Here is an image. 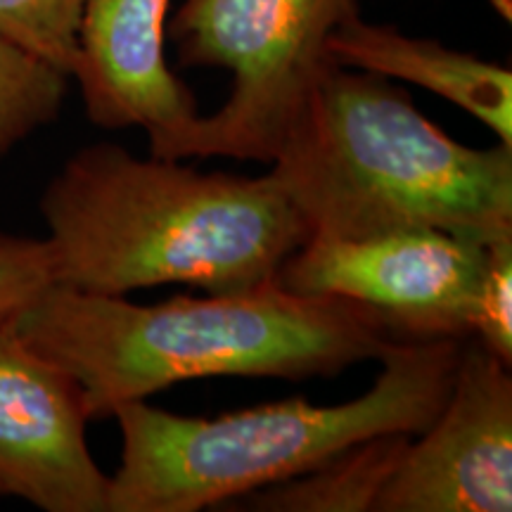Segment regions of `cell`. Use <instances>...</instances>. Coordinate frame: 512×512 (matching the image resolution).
<instances>
[{"label":"cell","instance_id":"cell-4","mask_svg":"<svg viewBox=\"0 0 512 512\" xmlns=\"http://www.w3.org/2000/svg\"><path fill=\"white\" fill-rule=\"evenodd\" d=\"M463 339H401L354 401L287 399L219 418H188L147 401L119 406L121 465L110 512H200L304 475L382 434L418 437L444 406Z\"/></svg>","mask_w":512,"mask_h":512},{"label":"cell","instance_id":"cell-8","mask_svg":"<svg viewBox=\"0 0 512 512\" xmlns=\"http://www.w3.org/2000/svg\"><path fill=\"white\" fill-rule=\"evenodd\" d=\"M79 382L0 325V496L46 512H110V475L86 439Z\"/></svg>","mask_w":512,"mask_h":512},{"label":"cell","instance_id":"cell-11","mask_svg":"<svg viewBox=\"0 0 512 512\" xmlns=\"http://www.w3.org/2000/svg\"><path fill=\"white\" fill-rule=\"evenodd\" d=\"M411 434H382L347 448L304 475L249 491L242 510L268 512H375Z\"/></svg>","mask_w":512,"mask_h":512},{"label":"cell","instance_id":"cell-2","mask_svg":"<svg viewBox=\"0 0 512 512\" xmlns=\"http://www.w3.org/2000/svg\"><path fill=\"white\" fill-rule=\"evenodd\" d=\"M41 214L55 285L114 297L169 283L256 290L311 238L268 174H202L112 143L69 157L43 190Z\"/></svg>","mask_w":512,"mask_h":512},{"label":"cell","instance_id":"cell-1","mask_svg":"<svg viewBox=\"0 0 512 512\" xmlns=\"http://www.w3.org/2000/svg\"><path fill=\"white\" fill-rule=\"evenodd\" d=\"M12 323L79 382L88 420L197 377L337 375L401 342L361 304L297 294L275 280L152 306L53 285Z\"/></svg>","mask_w":512,"mask_h":512},{"label":"cell","instance_id":"cell-14","mask_svg":"<svg viewBox=\"0 0 512 512\" xmlns=\"http://www.w3.org/2000/svg\"><path fill=\"white\" fill-rule=\"evenodd\" d=\"M470 337L512 368V235L486 242Z\"/></svg>","mask_w":512,"mask_h":512},{"label":"cell","instance_id":"cell-9","mask_svg":"<svg viewBox=\"0 0 512 512\" xmlns=\"http://www.w3.org/2000/svg\"><path fill=\"white\" fill-rule=\"evenodd\" d=\"M171 0H86L79 24V81L95 126L143 128L152 157L169 159L200 117L185 83L166 64Z\"/></svg>","mask_w":512,"mask_h":512},{"label":"cell","instance_id":"cell-3","mask_svg":"<svg viewBox=\"0 0 512 512\" xmlns=\"http://www.w3.org/2000/svg\"><path fill=\"white\" fill-rule=\"evenodd\" d=\"M271 164L268 176L320 238L512 235V145L458 143L406 91L361 69L330 62L318 74Z\"/></svg>","mask_w":512,"mask_h":512},{"label":"cell","instance_id":"cell-5","mask_svg":"<svg viewBox=\"0 0 512 512\" xmlns=\"http://www.w3.org/2000/svg\"><path fill=\"white\" fill-rule=\"evenodd\" d=\"M356 0H185L169 34L185 67L233 76L226 105L197 117L169 159L273 162L318 74L325 43Z\"/></svg>","mask_w":512,"mask_h":512},{"label":"cell","instance_id":"cell-13","mask_svg":"<svg viewBox=\"0 0 512 512\" xmlns=\"http://www.w3.org/2000/svg\"><path fill=\"white\" fill-rule=\"evenodd\" d=\"M86 0H0V34L72 76Z\"/></svg>","mask_w":512,"mask_h":512},{"label":"cell","instance_id":"cell-10","mask_svg":"<svg viewBox=\"0 0 512 512\" xmlns=\"http://www.w3.org/2000/svg\"><path fill=\"white\" fill-rule=\"evenodd\" d=\"M325 57L339 67L427 88L489 126L498 143L512 145V74L503 64L368 24L358 10L332 29Z\"/></svg>","mask_w":512,"mask_h":512},{"label":"cell","instance_id":"cell-7","mask_svg":"<svg viewBox=\"0 0 512 512\" xmlns=\"http://www.w3.org/2000/svg\"><path fill=\"white\" fill-rule=\"evenodd\" d=\"M510 366L465 337L451 389L382 489L375 512H510Z\"/></svg>","mask_w":512,"mask_h":512},{"label":"cell","instance_id":"cell-12","mask_svg":"<svg viewBox=\"0 0 512 512\" xmlns=\"http://www.w3.org/2000/svg\"><path fill=\"white\" fill-rule=\"evenodd\" d=\"M69 79L55 64L0 34V159L38 128L53 124Z\"/></svg>","mask_w":512,"mask_h":512},{"label":"cell","instance_id":"cell-6","mask_svg":"<svg viewBox=\"0 0 512 512\" xmlns=\"http://www.w3.org/2000/svg\"><path fill=\"white\" fill-rule=\"evenodd\" d=\"M484 261L486 242L434 228L366 238L311 235L287 256L275 283L361 304L394 339H465L472 335Z\"/></svg>","mask_w":512,"mask_h":512},{"label":"cell","instance_id":"cell-15","mask_svg":"<svg viewBox=\"0 0 512 512\" xmlns=\"http://www.w3.org/2000/svg\"><path fill=\"white\" fill-rule=\"evenodd\" d=\"M55 285L48 240L0 233V325Z\"/></svg>","mask_w":512,"mask_h":512},{"label":"cell","instance_id":"cell-16","mask_svg":"<svg viewBox=\"0 0 512 512\" xmlns=\"http://www.w3.org/2000/svg\"><path fill=\"white\" fill-rule=\"evenodd\" d=\"M494 5H496V10L501 12V15L505 17V19H510V15H512V0H494Z\"/></svg>","mask_w":512,"mask_h":512}]
</instances>
